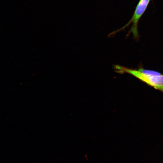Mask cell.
<instances>
[{"instance_id":"obj_1","label":"cell","mask_w":163,"mask_h":163,"mask_svg":"<svg viewBox=\"0 0 163 163\" xmlns=\"http://www.w3.org/2000/svg\"><path fill=\"white\" fill-rule=\"evenodd\" d=\"M117 72L120 74L128 73L136 77L148 85L163 93V75H150L143 73L138 70L121 66L120 70Z\"/></svg>"},{"instance_id":"obj_3","label":"cell","mask_w":163,"mask_h":163,"mask_svg":"<svg viewBox=\"0 0 163 163\" xmlns=\"http://www.w3.org/2000/svg\"><path fill=\"white\" fill-rule=\"evenodd\" d=\"M138 70L143 73L150 75H159L161 74L158 72L145 69L142 67L139 68Z\"/></svg>"},{"instance_id":"obj_2","label":"cell","mask_w":163,"mask_h":163,"mask_svg":"<svg viewBox=\"0 0 163 163\" xmlns=\"http://www.w3.org/2000/svg\"><path fill=\"white\" fill-rule=\"evenodd\" d=\"M150 0H140L136 6L135 11L131 19L129 22L121 29L113 32L111 34L113 35L117 32L124 29L130 24L132 23L131 27L128 34L132 33L135 38L137 39L139 37L138 30V23L146 9Z\"/></svg>"}]
</instances>
